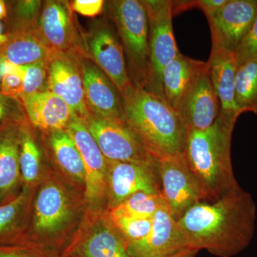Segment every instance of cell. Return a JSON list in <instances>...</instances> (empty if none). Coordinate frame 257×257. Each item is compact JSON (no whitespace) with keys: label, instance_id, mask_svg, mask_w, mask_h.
Returning <instances> with one entry per match:
<instances>
[{"label":"cell","instance_id":"obj_38","mask_svg":"<svg viewBox=\"0 0 257 257\" xmlns=\"http://www.w3.org/2000/svg\"><path fill=\"white\" fill-rule=\"evenodd\" d=\"M8 8L6 3L3 0H0V20L8 18Z\"/></svg>","mask_w":257,"mask_h":257},{"label":"cell","instance_id":"obj_19","mask_svg":"<svg viewBox=\"0 0 257 257\" xmlns=\"http://www.w3.org/2000/svg\"><path fill=\"white\" fill-rule=\"evenodd\" d=\"M177 112L188 132L207 130L219 117L220 103L211 82L209 66L184 98Z\"/></svg>","mask_w":257,"mask_h":257},{"label":"cell","instance_id":"obj_12","mask_svg":"<svg viewBox=\"0 0 257 257\" xmlns=\"http://www.w3.org/2000/svg\"><path fill=\"white\" fill-rule=\"evenodd\" d=\"M256 13L257 0H228L220 9L206 16L211 47L235 53L252 26Z\"/></svg>","mask_w":257,"mask_h":257},{"label":"cell","instance_id":"obj_16","mask_svg":"<svg viewBox=\"0 0 257 257\" xmlns=\"http://www.w3.org/2000/svg\"><path fill=\"white\" fill-rule=\"evenodd\" d=\"M83 54H55L49 62L48 91L58 96L72 114L84 119L89 114L85 98L80 56Z\"/></svg>","mask_w":257,"mask_h":257},{"label":"cell","instance_id":"obj_10","mask_svg":"<svg viewBox=\"0 0 257 257\" xmlns=\"http://www.w3.org/2000/svg\"><path fill=\"white\" fill-rule=\"evenodd\" d=\"M133 257L106 211H88L82 227L62 257Z\"/></svg>","mask_w":257,"mask_h":257},{"label":"cell","instance_id":"obj_30","mask_svg":"<svg viewBox=\"0 0 257 257\" xmlns=\"http://www.w3.org/2000/svg\"><path fill=\"white\" fill-rule=\"evenodd\" d=\"M109 219L128 247L130 245L138 243L146 237L151 229L153 218Z\"/></svg>","mask_w":257,"mask_h":257},{"label":"cell","instance_id":"obj_13","mask_svg":"<svg viewBox=\"0 0 257 257\" xmlns=\"http://www.w3.org/2000/svg\"><path fill=\"white\" fill-rule=\"evenodd\" d=\"M37 32L54 53H86L84 41L74 23L73 11L67 2H46L39 19Z\"/></svg>","mask_w":257,"mask_h":257},{"label":"cell","instance_id":"obj_21","mask_svg":"<svg viewBox=\"0 0 257 257\" xmlns=\"http://www.w3.org/2000/svg\"><path fill=\"white\" fill-rule=\"evenodd\" d=\"M20 103L29 122L40 133L66 130L73 116L65 101L50 91L22 96Z\"/></svg>","mask_w":257,"mask_h":257},{"label":"cell","instance_id":"obj_5","mask_svg":"<svg viewBox=\"0 0 257 257\" xmlns=\"http://www.w3.org/2000/svg\"><path fill=\"white\" fill-rule=\"evenodd\" d=\"M109 16L118 32L134 86L145 88L150 70L149 23L143 1L118 0L109 4Z\"/></svg>","mask_w":257,"mask_h":257},{"label":"cell","instance_id":"obj_34","mask_svg":"<svg viewBox=\"0 0 257 257\" xmlns=\"http://www.w3.org/2000/svg\"><path fill=\"white\" fill-rule=\"evenodd\" d=\"M234 55L237 65L257 57V13L252 26Z\"/></svg>","mask_w":257,"mask_h":257},{"label":"cell","instance_id":"obj_26","mask_svg":"<svg viewBox=\"0 0 257 257\" xmlns=\"http://www.w3.org/2000/svg\"><path fill=\"white\" fill-rule=\"evenodd\" d=\"M35 189L23 188L14 199L0 204V246L15 244L23 234Z\"/></svg>","mask_w":257,"mask_h":257},{"label":"cell","instance_id":"obj_31","mask_svg":"<svg viewBox=\"0 0 257 257\" xmlns=\"http://www.w3.org/2000/svg\"><path fill=\"white\" fill-rule=\"evenodd\" d=\"M49 62H38L23 66L25 79L22 96L48 91Z\"/></svg>","mask_w":257,"mask_h":257},{"label":"cell","instance_id":"obj_37","mask_svg":"<svg viewBox=\"0 0 257 257\" xmlns=\"http://www.w3.org/2000/svg\"><path fill=\"white\" fill-rule=\"evenodd\" d=\"M198 251H199L194 249V248H186L169 257H195Z\"/></svg>","mask_w":257,"mask_h":257},{"label":"cell","instance_id":"obj_8","mask_svg":"<svg viewBox=\"0 0 257 257\" xmlns=\"http://www.w3.org/2000/svg\"><path fill=\"white\" fill-rule=\"evenodd\" d=\"M162 197L176 220L197 203L206 202L197 179L183 153L156 160Z\"/></svg>","mask_w":257,"mask_h":257},{"label":"cell","instance_id":"obj_22","mask_svg":"<svg viewBox=\"0 0 257 257\" xmlns=\"http://www.w3.org/2000/svg\"><path fill=\"white\" fill-rule=\"evenodd\" d=\"M23 120L0 127V204L14 199L23 189L19 161V127Z\"/></svg>","mask_w":257,"mask_h":257},{"label":"cell","instance_id":"obj_11","mask_svg":"<svg viewBox=\"0 0 257 257\" xmlns=\"http://www.w3.org/2000/svg\"><path fill=\"white\" fill-rule=\"evenodd\" d=\"M83 39L88 57L109 77L121 96L124 95L133 84L128 77L124 50L117 35L109 25L101 23Z\"/></svg>","mask_w":257,"mask_h":257},{"label":"cell","instance_id":"obj_28","mask_svg":"<svg viewBox=\"0 0 257 257\" xmlns=\"http://www.w3.org/2000/svg\"><path fill=\"white\" fill-rule=\"evenodd\" d=\"M165 203L161 194L138 192L106 211L111 219H150Z\"/></svg>","mask_w":257,"mask_h":257},{"label":"cell","instance_id":"obj_4","mask_svg":"<svg viewBox=\"0 0 257 257\" xmlns=\"http://www.w3.org/2000/svg\"><path fill=\"white\" fill-rule=\"evenodd\" d=\"M234 128L217 118L207 130L187 133L183 155L206 202H214L241 188L231 165Z\"/></svg>","mask_w":257,"mask_h":257},{"label":"cell","instance_id":"obj_24","mask_svg":"<svg viewBox=\"0 0 257 257\" xmlns=\"http://www.w3.org/2000/svg\"><path fill=\"white\" fill-rule=\"evenodd\" d=\"M36 128L25 119L19 127V161L23 188L32 189L41 182L50 167Z\"/></svg>","mask_w":257,"mask_h":257},{"label":"cell","instance_id":"obj_36","mask_svg":"<svg viewBox=\"0 0 257 257\" xmlns=\"http://www.w3.org/2000/svg\"><path fill=\"white\" fill-rule=\"evenodd\" d=\"M0 257H49L18 245H2L0 246Z\"/></svg>","mask_w":257,"mask_h":257},{"label":"cell","instance_id":"obj_3","mask_svg":"<svg viewBox=\"0 0 257 257\" xmlns=\"http://www.w3.org/2000/svg\"><path fill=\"white\" fill-rule=\"evenodd\" d=\"M121 99L125 122L152 158L183 153L188 130L165 98L133 85Z\"/></svg>","mask_w":257,"mask_h":257},{"label":"cell","instance_id":"obj_18","mask_svg":"<svg viewBox=\"0 0 257 257\" xmlns=\"http://www.w3.org/2000/svg\"><path fill=\"white\" fill-rule=\"evenodd\" d=\"M127 248L133 257H169L189 247L178 222L165 204L154 216L146 237Z\"/></svg>","mask_w":257,"mask_h":257},{"label":"cell","instance_id":"obj_40","mask_svg":"<svg viewBox=\"0 0 257 257\" xmlns=\"http://www.w3.org/2000/svg\"><path fill=\"white\" fill-rule=\"evenodd\" d=\"M69 257H70V256H69Z\"/></svg>","mask_w":257,"mask_h":257},{"label":"cell","instance_id":"obj_39","mask_svg":"<svg viewBox=\"0 0 257 257\" xmlns=\"http://www.w3.org/2000/svg\"><path fill=\"white\" fill-rule=\"evenodd\" d=\"M8 40V35L7 34L3 33V29H2V25L0 24V45L5 43Z\"/></svg>","mask_w":257,"mask_h":257},{"label":"cell","instance_id":"obj_32","mask_svg":"<svg viewBox=\"0 0 257 257\" xmlns=\"http://www.w3.org/2000/svg\"><path fill=\"white\" fill-rule=\"evenodd\" d=\"M25 72L23 66L5 74L0 82V92L3 95L20 101L24 93Z\"/></svg>","mask_w":257,"mask_h":257},{"label":"cell","instance_id":"obj_23","mask_svg":"<svg viewBox=\"0 0 257 257\" xmlns=\"http://www.w3.org/2000/svg\"><path fill=\"white\" fill-rule=\"evenodd\" d=\"M208 66L207 62L194 60L181 52L166 66L162 76L164 98L176 111Z\"/></svg>","mask_w":257,"mask_h":257},{"label":"cell","instance_id":"obj_9","mask_svg":"<svg viewBox=\"0 0 257 257\" xmlns=\"http://www.w3.org/2000/svg\"><path fill=\"white\" fill-rule=\"evenodd\" d=\"M81 120L106 160L138 164H152L156 161L126 123L110 121L91 112Z\"/></svg>","mask_w":257,"mask_h":257},{"label":"cell","instance_id":"obj_20","mask_svg":"<svg viewBox=\"0 0 257 257\" xmlns=\"http://www.w3.org/2000/svg\"><path fill=\"white\" fill-rule=\"evenodd\" d=\"M213 87L220 103L219 119L234 127L239 114L235 103V74L236 64L234 53L211 47L207 61Z\"/></svg>","mask_w":257,"mask_h":257},{"label":"cell","instance_id":"obj_14","mask_svg":"<svg viewBox=\"0 0 257 257\" xmlns=\"http://www.w3.org/2000/svg\"><path fill=\"white\" fill-rule=\"evenodd\" d=\"M107 161V210L138 192L161 194L156 161L152 164Z\"/></svg>","mask_w":257,"mask_h":257},{"label":"cell","instance_id":"obj_29","mask_svg":"<svg viewBox=\"0 0 257 257\" xmlns=\"http://www.w3.org/2000/svg\"><path fill=\"white\" fill-rule=\"evenodd\" d=\"M42 1L21 0L12 7L11 18L8 20V32L36 30L41 15Z\"/></svg>","mask_w":257,"mask_h":257},{"label":"cell","instance_id":"obj_25","mask_svg":"<svg viewBox=\"0 0 257 257\" xmlns=\"http://www.w3.org/2000/svg\"><path fill=\"white\" fill-rule=\"evenodd\" d=\"M8 40L0 45V58L18 66L50 62L55 55L42 41L36 30L7 32Z\"/></svg>","mask_w":257,"mask_h":257},{"label":"cell","instance_id":"obj_1","mask_svg":"<svg viewBox=\"0 0 257 257\" xmlns=\"http://www.w3.org/2000/svg\"><path fill=\"white\" fill-rule=\"evenodd\" d=\"M87 213L84 196L50 168L34 190L26 229L13 245L49 257H62L78 234Z\"/></svg>","mask_w":257,"mask_h":257},{"label":"cell","instance_id":"obj_6","mask_svg":"<svg viewBox=\"0 0 257 257\" xmlns=\"http://www.w3.org/2000/svg\"><path fill=\"white\" fill-rule=\"evenodd\" d=\"M143 2L148 16L150 47V70L144 89L164 98V69L180 52L176 43L172 26V1Z\"/></svg>","mask_w":257,"mask_h":257},{"label":"cell","instance_id":"obj_27","mask_svg":"<svg viewBox=\"0 0 257 257\" xmlns=\"http://www.w3.org/2000/svg\"><path fill=\"white\" fill-rule=\"evenodd\" d=\"M234 86L235 103L239 115L257 114V57L238 64Z\"/></svg>","mask_w":257,"mask_h":257},{"label":"cell","instance_id":"obj_33","mask_svg":"<svg viewBox=\"0 0 257 257\" xmlns=\"http://www.w3.org/2000/svg\"><path fill=\"white\" fill-rule=\"evenodd\" d=\"M25 118L21 103L0 92V127L9 123L22 121Z\"/></svg>","mask_w":257,"mask_h":257},{"label":"cell","instance_id":"obj_17","mask_svg":"<svg viewBox=\"0 0 257 257\" xmlns=\"http://www.w3.org/2000/svg\"><path fill=\"white\" fill-rule=\"evenodd\" d=\"M42 145L50 168L65 183L85 195V169L80 152L67 130L41 133Z\"/></svg>","mask_w":257,"mask_h":257},{"label":"cell","instance_id":"obj_15","mask_svg":"<svg viewBox=\"0 0 257 257\" xmlns=\"http://www.w3.org/2000/svg\"><path fill=\"white\" fill-rule=\"evenodd\" d=\"M80 67L89 112L110 121L126 123L121 94L109 77L87 54L80 56Z\"/></svg>","mask_w":257,"mask_h":257},{"label":"cell","instance_id":"obj_35","mask_svg":"<svg viewBox=\"0 0 257 257\" xmlns=\"http://www.w3.org/2000/svg\"><path fill=\"white\" fill-rule=\"evenodd\" d=\"M72 11L88 18H94L101 14L104 8L102 0H74L69 3Z\"/></svg>","mask_w":257,"mask_h":257},{"label":"cell","instance_id":"obj_7","mask_svg":"<svg viewBox=\"0 0 257 257\" xmlns=\"http://www.w3.org/2000/svg\"><path fill=\"white\" fill-rule=\"evenodd\" d=\"M74 140L85 169L84 199L88 211L107 210V161L83 121L73 115L67 128Z\"/></svg>","mask_w":257,"mask_h":257},{"label":"cell","instance_id":"obj_2","mask_svg":"<svg viewBox=\"0 0 257 257\" xmlns=\"http://www.w3.org/2000/svg\"><path fill=\"white\" fill-rule=\"evenodd\" d=\"M256 217L253 198L240 188L214 202L197 203L177 222L189 248L231 257L249 245Z\"/></svg>","mask_w":257,"mask_h":257}]
</instances>
